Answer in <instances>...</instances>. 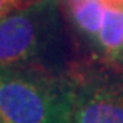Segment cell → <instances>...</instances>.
<instances>
[{
	"mask_svg": "<svg viewBox=\"0 0 123 123\" xmlns=\"http://www.w3.org/2000/svg\"><path fill=\"white\" fill-rule=\"evenodd\" d=\"M0 123H2V119H0Z\"/></svg>",
	"mask_w": 123,
	"mask_h": 123,
	"instance_id": "10",
	"label": "cell"
},
{
	"mask_svg": "<svg viewBox=\"0 0 123 123\" xmlns=\"http://www.w3.org/2000/svg\"><path fill=\"white\" fill-rule=\"evenodd\" d=\"M2 123H73V82L30 65L0 67Z\"/></svg>",
	"mask_w": 123,
	"mask_h": 123,
	"instance_id": "1",
	"label": "cell"
},
{
	"mask_svg": "<svg viewBox=\"0 0 123 123\" xmlns=\"http://www.w3.org/2000/svg\"><path fill=\"white\" fill-rule=\"evenodd\" d=\"M108 3H116V5H123V0H107Z\"/></svg>",
	"mask_w": 123,
	"mask_h": 123,
	"instance_id": "8",
	"label": "cell"
},
{
	"mask_svg": "<svg viewBox=\"0 0 123 123\" xmlns=\"http://www.w3.org/2000/svg\"><path fill=\"white\" fill-rule=\"evenodd\" d=\"M62 2L70 7V6H74V5H79V3H82V2H86V0H62Z\"/></svg>",
	"mask_w": 123,
	"mask_h": 123,
	"instance_id": "7",
	"label": "cell"
},
{
	"mask_svg": "<svg viewBox=\"0 0 123 123\" xmlns=\"http://www.w3.org/2000/svg\"><path fill=\"white\" fill-rule=\"evenodd\" d=\"M122 59H123V54H122Z\"/></svg>",
	"mask_w": 123,
	"mask_h": 123,
	"instance_id": "9",
	"label": "cell"
},
{
	"mask_svg": "<svg viewBox=\"0 0 123 123\" xmlns=\"http://www.w3.org/2000/svg\"><path fill=\"white\" fill-rule=\"evenodd\" d=\"M73 123H123V83L73 82Z\"/></svg>",
	"mask_w": 123,
	"mask_h": 123,
	"instance_id": "3",
	"label": "cell"
},
{
	"mask_svg": "<svg viewBox=\"0 0 123 123\" xmlns=\"http://www.w3.org/2000/svg\"><path fill=\"white\" fill-rule=\"evenodd\" d=\"M107 5V0H86L68 7L76 28L87 39L96 42Z\"/></svg>",
	"mask_w": 123,
	"mask_h": 123,
	"instance_id": "5",
	"label": "cell"
},
{
	"mask_svg": "<svg viewBox=\"0 0 123 123\" xmlns=\"http://www.w3.org/2000/svg\"><path fill=\"white\" fill-rule=\"evenodd\" d=\"M21 2L22 0H0V18L16 7H21Z\"/></svg>",
	"mask_w": 123,
	"mask_h": 123,
	"instance_id": "6",
	"label": "cell"
},
{
	"mask_svg": "<svg viewBox=\"0 0 123 123\" xmlns=\"http://www.w3.org/2000/svg\"><path fill=\"white\" fill-rule=\"evenodd\" d=\"M61 37L55 0H37L0 18V67L46 68L45 59Z\"/></svg>",
	"mask_w": 123,
	"mask_h": 123,
	"instance_id": "2",
	"label": "cell"
},
{
	"mask_svg": "<svg viewBox=\"0 0 123 123\" xmlns=\"http://www.w3.org/2000/svg\"><path fill=\"white\" fill-rule=\"evenodd\" d=\"M102 54L111 61L122 59L123 54V5L108 3L96 37Z\"/></svg>",
	"mask_w": 123,
	"mask_h": 123,
	"instance_id": "4",
	"label": "cell"
}]
</instances>
